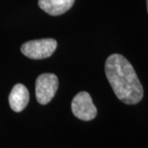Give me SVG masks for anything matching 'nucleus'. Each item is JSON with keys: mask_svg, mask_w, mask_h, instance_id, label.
I'll return each instance as SVG.
<instances>
[{"mask_svg": "<svg viewBox=\"0 0 148 148\" xmlns=\"http://www.w3.org/2000/svg\"><path fill=\"white\" fill-rule=\"evenodd\" d=\"M105 74L116 97L129 105L143 97V88L133 66L123 56L113 53L106 59Z\"/></svg>", "mask_w": 148, "mask_h": 148, "instance_id": "1", "label": "nucleus"}, {"mask_svg": "<svg viewBox=\"0 0 148 148\" xmlns=\"http://www.w3.org/2000/svg\"><path fill=\"white\" fill-rule=\"evenodd\" d=\"M58 42L53 38L31 40L21 45V52L32 59H43L51 56L56 51Z\"/></svg>", "mask_w": 148, "mask_h": 148, "instance_id": "2", "label": "nucleus"}, {"mask_svg": "<svg viewBox=\"0 0 148 148\" xmlns=\"http://www.w3.org/2000/svg\"><path fill=\"white\" fill-rule=\"evenodd\" d=\"M58 88V78L53 74H42L36 81V97L41 105L49 103L55 97Z\"/></svg>", "mask_w": 148, "mask_h": 148, "instance_id": "3", "label": "nucleus"}, {"mask_svg": "<svg viewBox=\"0 0 148 148\" xmlns=\"http://www.w3.org/2000/svg\"><path fill=\"white\" fill-rule=\"evenodd\" d=\"M72 112L75 118L84 121H92L97 116V110L93 103L90 94L82 91L72 100Z\"/></svg>", "mask_w": 148, "mask_h": 148, "instance_id": "4", "label": "nucleus"}, {"mask_svg": "<svg viewBox=\"0 0 148 148\" xmlns=\"http://www.w3.org/2000/svg\"><path fill=\"white\" fill-rule=\"evenodd\" d=\"M30 100L29 91L23 84H15L9 96V103L12 111L19 113L26 108Z\"/></svg>", "mask_w": 148, "mask_h": 148, "instance_id": "5", "label": "nucleus"}, {"mask_svg": "<svg viewBox=\"0 0 148 148\" xmlns=\"http://www.w3.org/2000/svg\"><path fill=\"white\" fill-rule=\"evenodd\" d=\"M75 0H38L41 10L50 15H60L73 7Z\"/></svg>", "mask_w": 148, "mask_h": 148, "instance_id": "6", "label": "nucleus"}, {"mask_svg": "<svg viewBox=\"0 0 148 148\" xmlns=\"http://www.w3.org/2000/svg\"><path fill=\"white\" fill-rule=\"evenodd\" d=\"M146 3H147V11H148V0H146Z\"/></svg>", "mask_w": 148, "mask_h": 148, "instance_id": "7", "label": "nucleus"}]
</instances>
